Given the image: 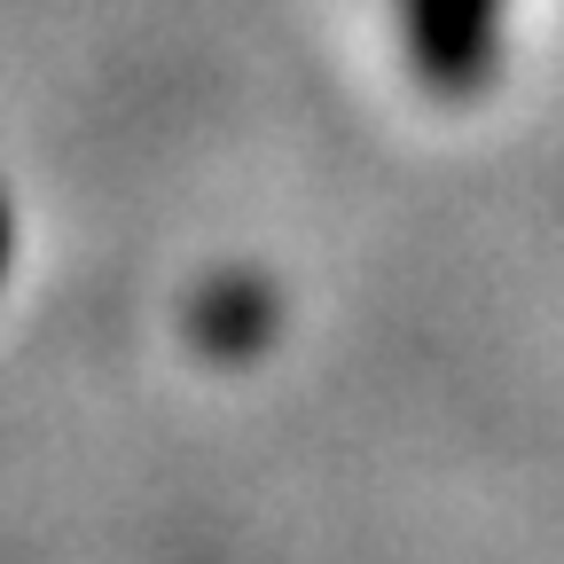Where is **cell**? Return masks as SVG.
Segmentation results:
<instances>
[{"mask_svg":"<svg viewBox=\"0 0 564 564\" xmlns=\"http://www.w3.org/2000/svg\"><path fill=\"white\" fill-rule=\"evenodd\" d=\"M494 24H502V0H408V47L423 87L440 95L478 87L494 63Z\"/></svg>","mask_w":564,"mask_h":564,"instance_id":"6da1fadb","label":"cell"},{"mask_svg":"<svg viewBox=\"0 0 564 564\" xmlns=\"http://www.w3.org/2000/svg\"><path fill=\"white\" fill-rule=\"evenodd\" d=\"M0 267H9V212H0Z\"/></svg>","mask_w":564,"mask_h":564,"instance_id":"7a4b0ae2","label":"cell"}]
</instances>
